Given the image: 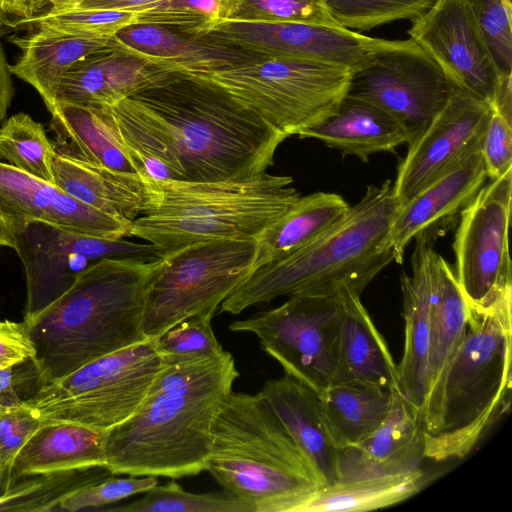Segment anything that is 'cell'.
<instances>
[{"mask_svg":"<svg viewBox=\"0 0 512 512\" xmlns=\"http://www.w3.org/2000/svg\"><path fill=\"white\" fill-rule=\"evenodd\" d=\"M297 135L320 140L342 155H354L363 162L374 153L394 152L399 145L411 142V135L395 117L348 94L330 115Z\"/></svg>","mask_w":512,"mask_h":512,"instance_id":"d4e9b609","label":"cell"},{"mask_svg":"<svg viewBox=\"0 0 512 512\" xmlns=\"http://www.w3.org/2000/svg\"><path fill=\"white\" fill-rule=\"evenodd\" d=\"M468 305L455 272L436 251L431 264L429 387L439 377L467 331ZM428 392V391H427Z\"/></svg>","mask_w":512,"mask_h":512,"instance_id":"836d02e7","label":"cell"},{"mask_svg":"<svg viewBox=\"0 0 512 512\" xmlns=\"http://www.w3.org/2000/svg\"><path fill=\"white\" fill-rule=\"evenodd\" d=\"M106 432L69 422L42 423L16 455L10 480L26 474L106 466Z\"/></svg>","mask_w":512,"mask_h":512,"instance_id":"f1b7e54d","label":"cell"},{"mask_svg":"<svg viewBox=\"0 0 512 512\" xmlns=\"http://www.w3.org/2000/svg\"><path fill=\"white\" fill-rule=\"evenodd\" d=\"M38 378V372L32 359L0 369V409L15 408L25 404L21 395L28 380Z\"/></svg>","mask_w":512,"mask_h":512,"instance_id":"7dc6e473","label":"cell"},{"mask_svg":"<svg viewBox=\"0 0 512 512\" xmlns=\"http://www.w3.org/2000/svg\"><path fill=\"white\" fill-rule=\"evenodd\" d=\"M512 289L492 306H468L466 335L426 394L419 422L424 457L463 459L508 409Z\"/></svg>","mask_w":512,"mask_h":512,"instance_id":"277c9868","label":"cell"},{"mask_svg":"<svg viewBox=\"0 0 512 512\" xmlns=\"http://www.w3.org/2000/svg\"><path fill=\"white\" fill-rule=\"evenodd\" d=\"M217 19L338 26L324 0H217Z\"/></svg>","mask_w":512,"mask_h":512,"instance_id":"74e56055","label":"cell"},{"mask_svg":"<svg viewBox=\"0 0 512 512\" xmlns=\"http://www.w3.org/2000/svg\"><path fill=\"white\" fill-rule=\"evenodd\" d=\"M118 47L172 74L199 76L268 58L163 27L132 25L114 36Z\"/></svg>","mask_w":512,"mask_h":512,"instance_id":"603a6c76","label":"cell"},{"mask_svg":"<svg viewBox=\"0 0 512 512\" xmlns=\"http://www.w3.org/2000/svg\"><path fill=\"white\" fill-rule=\"evenodd\" d=\"M487 178L480 144L407 203L399 206L387 239V245L394 252V261L402 263L407 244L418 233L427 230L437 237L442 234Z\"/></svg>","mask_w":512,"mask_h":512,"instance_id":"ffe728a7","label":"cell"},{"mask_svg":"<svg viewBox=\"0 0 512 512\" xmlns=\"http://www.w3.org/2000/svg\"><path fill=\"white\" fill-rule=\"evenodd\" d=\"M165 366L154 338L147 339L41 386L25 403L42 423L69 422L107 431L138 409Z\"/></svg>","mask_w":512,"mask_h":512,"instance_id":"30bf717a","label":"cell"},{"mask_svg":"<svg viewBox=\"0 0 512 512\" xmlns=\"http://www.w3.org/2000/svg\"><path fill=\"white\" fill-rule=\"evenodd\" d=\"M2 247L14 249V236L6 223L0 219V248Z\"/></svg>","mask_w":512,"mask_h":512,"instance_id":"816d5d0a","label":"cell"},{"mask_svg":"<svg viewBox=\"0 0 512 512\" xmlns=\"http://www.w3.org/2000/svg\"><path fill=\"white\" fill-rule=\"evenodd\" d=\"M212 317H190L154 338L165 365L218 357L225 350L211 326Z\"/></svg>","mask_w":512,"mask_h":512,"instance_id":"60d3db41","label":"cell"},{"mask_svg":"<svg viewBox=\"0 0 512 512\" xmlns=\"http://www.w3.org/2000/svg\"><path fill=\"white\" fill-rule=\"evenodd\" d=\"M154 263L101 259L61 297L26 322L35 348L32 360L40 387L148 339L142 330V318L145 287Z\"/></svg>","mask_w":512,"mask_h":512,"instance_id":"3957f363","label":"cell"},{"mask_svg":"<svg viewBox=\"0 0 512 512\" xmlns=\"http://www.w3.org/2000/svg\"><path fill=\"white\" fill-rule=\"evenodd\" d=\"M399 205L393 183L370 185L359 202L325 233L275 262L253 271L221 303L233 315L282 296L361 295L375 276L394 261L387 245Z\"/></svg>","mask_w":512,"mask_h":512,"instance_id":"5b68a950","label":"cell"},{"mask_svg":"<svg viewBox=\"0 0 512 512\" xmlns=\"http://www.w3.org/2000/svg\"><path fill=\"white\" fill-rule=\"evenodd\" d=\"M126 505L110 508L115 512H255L248 503L227 492L194 494L175 481L155 486Z\"/></svg>","mask_w":512,"mask_h":512,"instance_id":"8d00e7d4","label":"cell"},{"mask_svg":"<svg viewBox=\"0 0 512 512\" xmlns=\"http://www.w3.org/2000/svg\"><path fill=\"white\" fill-rule=\"evenodd\" d=\"M424 483L425 475L420 468L340 479L311 491L294 512H363L384 508L412 497Z\"/></svg>","mask_w":512,"mask_h":512,"instance_id":"1f68e13d","label":"cell"},{"mask_svg":"<svg viewBox=\"0 0 512 512\" xmlns=\"http://www.w3.org/2000/svg\"><path fill=\"white\" fill-rule=\"evenodd\" d=\"M47 109L57 152L137 174L118 136L93 107L55 102Z\"/></svg>","mask_w":512,"mask_h":512,"instance_id":"4dcf8cb0","label":"cell"},{"mask_svg":"<svg viewBox=\"0 0 512 512\" xmlns=\"http://www.w3.org/2000/svg\"><path fill=\"white\" fill-rule=\"evenodd\" d=\"M76 1L77 0H45L47 5L46 11L64 10L72 6Z\"/></svg>","mask_w":512,"mask_h":512,"instance_id":"f5cc1de1","label":"cell"},{"mask_svg":"<svg viewBox=\"0 0 512 512\" xmlns=\"http://www.w3.org/2000/svg\"><path fill=\"white\" fill-rule=\"evenodd\" d=\"M394 393L363 382H342L319 394L331 437L342 450L367 438L385 419Z\"/></svg>","mask_w":512,"mask_h":512,"instance_id":"d6a6232c","label":"cell"},{"mask_svg":"<svg viewBox=\"0 0 512 512\" xmlns=\"http://www.w3.org/2000/svg\"><path fill=\"white\" fill-rule=\"evenodd\" d=\"M5 15L1 9V6H0V30H1V27L3 26V24L5 23Z\"/></svg>","mask_w":512,"mask_h":512,"instance_id":"11a10c76","label":"cell"},{"mask_svg":"<svg viewBox=\"0 0 512 512\" xmlns=\"http://www.w3.org/2000/svg\"><path fill=\"white\" fill-rule=\"evenodd\" d=\"M171 74L117 46L76 62L58 84L53 103L113 104Z\"/></svg>","mask_w":512,"mask_h":512,"instance_id":"44dd1931","label":"cell"},{"mask_svg":"<svg viewBox=\"0 0 512 512\" xmlns=\"http://www.w3.org/2000/svg\"><path fill=\"white\" fill-rule=\"evenodd\" d=\"M501 74H512L511 8L508 0H464Z\"/></svg>","mask_w":512,"mask_h":512,"instance_id":"b9f144b4","label":"cell"},{"mask_svg":"<svg viewBox=\"0 0 512 512\" xmlns=\"http://www.w3.org/2000/svg\"><path fill=\"white\" fill-rule=\"evenodd\" d=\"M512 169L482 186L461 210L453 249L456 279L467 305L492 306L512 289L508 227Z\"/></svg>","mask_w":512,"mask_h":512,"instance_id":"4fadbf2b","label":"cell"},{"mask_svg":"<svg viewBox=\"0 0 512 512\" xmlns=\"http://www.w3.org/2000/svg\"><path fill=\"white\" fill-rule=\"evenodd\" d=\"M13 236L26 279L25 322L61 297L89 266L101 259L153 262L164 255L148 242L93 237L42 222L29 223Z\"/></svg>","mask_w":512,"mask_h":512,"instance_id":"7c38bea8","label":"cell"},{"mask_svg":"<svg viewBox=\"0 0 512 512\" xmlns=\"http://www.w3.org/2000/svg\"><path fill=\"white\" fill-rule=\"evenodd\" d=\"M343 294L291 296L274 309L232 322L229 330L256 335L285 374L320 394L335 382Z\"/></svg>","mask_w":512,"mask_h":512,"instance_id":"8fae6325","label":"cell"},{"mask_svg":"<svg viewBox=\"0 0 512 512\" xmlns=\"http://www.w3.org/2000/svg\"><path fill=\"white\" fill-rule=\"evenodd\" d=\"M34 355L26 322L0 321V369L32 359Z\"/></svg>","mask_w":512,"mask_h":512,"instance_id":"bcb514c9","label":"cell"},{"mask_svg":"<svg viewBox=\"0 0 512 512\" xmlns=\"http://www.w3.org/2000/svg\"><path fill=\"white\" fill-rule=\"evenodd\" d=\"M167 147L180 180L217 181L266 172L287 138L210 83L171 74L129 96Z\"/></svg>","mask_w":512,"mask_h":512,"instance_id":"7a4b0ae2","label":"cell"},{"mask_svg":"<svg viewBox=\"0 0 512 512\" xmlns=\"http://www.w3.org/2000/svg\"><path fill=\"white\" fill-rule=\"evenodd\" d=\"M191 36L268 59H307L354 70L401 41L375 38L340 26L222 19L210 21Z\"/></svg>","mask_w":512,"mask_h":512,"instance_id":"9a60e30c","label":"cell"},{"mask_svg":"<svg viewBox=\"0 0 512 512\" xmlns=\"http://www.w3.org/2000/svg\"><path fill=\"white\" fill-rule=\"evenodd\" d=\"M491 112L489 104L455 88L444 107L408 144L393 183L399 206L482 143Z\"/></svg>","mask_w":512,"mask_h":512,"instance_id":"e0dca14e","label":"cell"},{"mask_svg":"<svg viewBox=\"0 0 512 512\" xmlns=\"http://www.w3.org/2000/svg\"><path fill=\"white\" fill-rule=\"evenodd\" d=\"M113 474L106 466L82 467L19 476L0 495V511H57L60 502Z\"/></svg>","mask_w":512,"mask_h":512,"instance_id":"e575fe53","label":"cell"},{"mask_svg":"<svg viewBox=\"0 0 512 512\" xmlns=\"http://www.w3.org/2000/svg\"><path fill=\"white\" fill-rule=\"evenodd\" d=\"M10 481V476L0 471V495L4 492Z\"/></svg>","mask_w":512,"mask_h":512,"instance_id":"db71d44e","label":"cell"},{"mask_svg":"<svg viewBox=\"0 0 512 512\" xmlns=\"http://www.w3.org/2000/svg\"><path fill=\"white\" fill-rule=\"evenodd\" d=\"M435 0H324V5L338 26L356 32L397 20H413Z\"/></svg>","mask_w":512,"mask_h":512,"instance_id":"f35d334b","label":"cell"},{"mask_svg":"<svg viewBox=\"0 0 512 512\" xmlns=\"http://www.w3.org/2000/svg\"><path fill=\"white\" fill-rule=\"evenodd\" d=\"M259 392L288 430L320 486L339 480L341 450L329 433L319 394L288 374L266 381Z\"/></svg>","mask_w":512,"mask_h":512,"instance_id":"7402d4cb","label":"cell"},{"mask_svg":"<svg viewBox=\"0 0 512 512\" xmlns=\"http://www.w3.org/2000/svg\"><path fill=\"white\" fill-rule=\"evenodd\" d=\"M147 200L129 236L165 254L216 239H257L300 198L290 176L263 172L217 181L143 179Z\"/></svg>","mask_w":512,"mask_h":512,"instance_id":"8992f818","label":"cell"},{"mask_svg":"<svg viewBox=\"0 0 512 512\" xmlns=\"http://www.w3.org/2000/svg\"><path fill=\"white\" fill-rule=\"evenodd\" d=\"M54 184L76 200L132 223L143 211L147 193L143 179L87 160L55 152Z\"/></svg>","mask_w":512,"mask_h":512,"instance_id":"484cf974","label":"cell"},{"mask_svg":"<svg viewBox=\"0 0 512 512\" xmlns=\"http://www.w3.org/2000/svg\"><path fill=\"white\" fill-rule=\"evenodd\" d=\"M56 150L40 122L19 112L0 127V161L54 184L52 161Z\"/></svg>","mask_w":512,"mask_h":512,"instance_id":"d590c367","label":"cell"},{"mask_svg":"<svg viewBox=\"0 0 512 512\" xmlns=\"http://www.w3.org/2000/svg\"><path fill=\"white\" fill-rule=\"evenodd\" d=\"M42 425L39 417L24 405L0 409V471L10 476L16 455Z\"/></svg>","mask_w":512,"mask_h":512,"instance_id":"ee69618b","label":"cell"},{"mask_svg":"<svg viewBox=\"0 0 512 512\" xmlns=\"http://www.w3.org/2000/svg\"><path fill=\"white\" fill-rule=\"evenodd\" d=\"M437 236L422 231L415 236L412 275H401L404 317L403 356L397 365L400 396L418 417L429 387L431 344V264Z\"/></svg>","mask_w":512,"mask_h":512,"instance_id":"d6986e66","label":"cell"},{"mask_svg":"<svg viewBox=\"0 0 512 512\" xmlns=\"http://www.w3.org/2000/svg\"><path fill=\"white\" fill-rule=\"evenodd\" d=\"M256 239L192 243L155 261L144 293L142 330L155 338L190 317H213L250 274Z\"/></svg>","mask_w":512,"mask_h":512,"instance_id":"ba28073f","label":"cell"},{"mask_svg":"<svg viewBox=\"0 0 512 512\" xmlns=\"http://www.w3.org/2000/svg\"><path fill=\"white\" fill-rule=\"evenodd\" d=\"M162 1L163 0H77L67 9L79 8L143 13L156 8V6Z\"/></svg>","mask_w":512,"mask_h":512,"instance_id":"c3c4849f","label":"cell"},{"mask_svg":"<svg viewBox=\"0 0 512 512\" xmlns=\"http://www.w3.org/2000/svg\"><path fill=\"white\" fill-rule=\"evenodd\" d=\"M353 72L343 65L278 58L191 77L222 90L288 138L337 108Z\"/></svg>","mask_w":512,"mask_h":512,"instance_id":"9c48e42d","label":"cell"},{"mask_svg":"<svg viewBox=\"0 0 512 512\" xmlns=\"http://www.w3.org/2000/svg\"><path fill=\"white\" fill-rule=\"evenodd\" d=\"M5 16L14 18L12 22L34 18L47 10L45 0H0Z\"/></svg>","mask_w":512,"mask_h":512,"instance_id":"681fc988","label":"cell"},{"mask_svg":"<svg viewBox=\"0 0 512 512\" xmlns=\"http://www.w3.org/2000/svg\"><path fill=\"white\" fill-rule=\"evenodd\" d=\"M363 382L400 395L398 369L360 295L343 294L335 382ZM333 385V384H332Z\"/></svg>","mask_w":512,"mask_h":512,"instance_id":"4316f807","label":"cell"},{"mask_svg":"<svg viewBox=\"0 0 512 512\" xmlns=\"http://www.w3.org/2000/svg\"><path fill=\"white\" fill-rule=\"evenodd\" d=\"M508 1L512 3V0H508Z\"/></svg>","mask_w":512,"mask_h":512,"instance_id":"9f6ffc18","label":"cell"},{"mask_svg":"<svg viewBox=\"0 0 512 512\" xmlns=\"http://www.w3.org/2000/svg\"><path fill=\"white\" fill-rule=\"evenodd\" d=\"M5 53L0 42V122L5 118L13 97V84Z\"/></svg>","mask_w":512,"mask_h":512,"instance_id":"f907efd6","label":"cell"},{"mask_svg":"<svg viewBox=\"0 0 512 512\" xmlns=\"http://www.w3.org/2000/svg\"><path fill=\"white\" fill-rule=\"evenodd\" d=\"M206 470L255 512H294L320 487L288 430L260 392L230 391L212 424Z\"/></svg>","mask_w":512,"mask_h":512,"instance_id":"52a82bcc","label":"cell"},{"mask_svg":"<svg viewBox=\"0 0 512 512\" xmlns=\"http://www.w3.org/2000/svg\"><path fill=\"white\" fill-rule=\"evenodd\" d=\"M455 88L440 66L409 38L356 68L347 94L391 114L412 141L444 107Z\"/></svg>","mask_w":512,"mask_h":512,"instance_id":"5bb4252c","label":"cell"},{"mask_svg":"<svg viewBox=\"0 0 512 512\" xmlns=\"http://www.w3.org/2000/svg\"><path fill=\"white\" fill-rule=\"evenodd\" d=\"M491 109L481 143V153L487 177L493 180L512 169V118Z\"/></svg>","mask_w":512,"mask_h":512,"instance_id":"f6af8a7d","label":"cell"},{"mask_svg":"<svg viewBox=\"0 0 512 512\" xmlns=\"http://www.w3.org/2000/svg\"><path fill=\"white\" fill-rule=\"evenodd\" d=\"M0 219L12 234L33 222L74 233L109 239L129 236L130 223L105 214L0 161Z\"/></svg>","mask_w":512,"mask_h":512,"instance_id":"ac0fdd59","label":"cell"},{"mask_svg":"<svg viewBox=\"0 0 512 512\" xmlns=\"http://www.w3.org/2000/svg\"><path fill=\"white\" fill-rule=\"evenodd\" d=\"M350 205L339 194L315 192L301 197L256 239L252 270L280 260L313 241L348 212Z\"/></svg>","mask_w":512,"mask_h":512,"instance_id":"f546056e","label":"cell"},{"mask_svg":"<svg viewBox=\"0 0 512 512\" xmlns=\"http://www.w3.org/2000/svg\"><path fill=\"white\" fill-rule=\"evenodd\" d=\"M407 33L451 83L491 106L501 76L464 0H435Z\"/></svg>","mask_w":512,"mask_h":512,"instance_id":"2e32d148","label":"cell"},{"mask_svg":"<svg viewBox=\"0 0 512 512\" xmlns=\"http://www.w3.org/2000/svg\"><path fill=\"white\" fill-rule=\"evenodd\" d=\"M239 372L232 355L166 365L138 409L106 432L113 475L180 478L206 470L212 424Z\"/></svg>","mask_w":512,"mask_h":512,"instance_id":"6da1fadb","label":"cell"},{"mask_svg":"<svg viewBox=\"0 0 512 512\" xmlns=\"http://www.w3.org/2000/svg\"><path fill=\"white\" fill-rule=\"evenodd\" d=\"M15 27L48 29L84 37L110 38L120 30L136 25L132 12L71 8L46 11L34 18L12 22Z\"/></svg>","mask_w":512,"mask_h":512,"instance_id":"ab89813d","label":"cell"},{"mask_svg":"<svg viewBox=\"0 0 512 512\" xmlns=\"http://www.w3.org/2000/svg\"><path fill=\"white\" fill-rule=\"evenodd\" d=\"M423 458L419 419L394 393L391 408L380 425L356 446L341 450L339 480L418 469Z\"/></svg>","mask_w":512,"mask_h":512,"instance_id":"cb8c5ba5","label":"cell"},{"mask_svg":"<svg viewBox=\"0 0 512 512\" xmlns=\"http://www.w3.org/2000/svg\"><path fill=\"white\" fill-rule=\"evenodd\" d=\"M112 476L68 495L60 502L57 511L75 512L97 509L132 495L147 492L158 485L156 476H129L127 478Z\"/></svg>","mask_w":512,"mask_h":512,"instance_id":"7bdbcfd3","label":"cell"},{"mask_svg":"<svg viewBox=\"0 0 512 512\" xmlns=\"http://www.w3.org/2000/svg\"><path fill=\"white\" fill-rule=\"evenodd\" d=\"M10 41L21 49L17 61L8 65L10 73L33 86L46 107L53 103L58 84L76 62L118 46L114 37H84L40 28L26 36H12Z\"/></svg>","mask_w":512,"mask_h":512,"instance_id":"83f0119b","label":"cell"}]
</instances>
